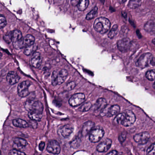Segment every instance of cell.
<instances>
[{
  "mask_svg": "<svg viewBox=\"0 0 155 155\" xmlns=\"http://www.w3.org/2000/svg\"><path fill=\"white\" fill-rule=\"evenodd\" d=\"M95 126V123L93 121H87L85 122L82 126L81 130V134L82 136L85 137L88 135Z\"/></svg>",
  "mask_w": 155,
  "mask_h": 155,
  "instance_id": "ac0fdd59",
  "label": "cell"
},
{
  "mask_svg": "<svg viewBox=\"0 0 155 155\" xmlns=\"http://www.w3.org/2000/svg\"><path fill=\"white\" fill-rule=\"evenodd\" d=\"M6 18L3 15H0V29L3 28L7 25Z\"/></svg>",
  "mask_w": 155,
  "mask_h": 155,
  "instance_id": "d6a6232c",
  "label": "cell"
},
{
  "mask_svg": "<svg viewBox=\"0 0 155 155\" xmlns=\"http://www.w3.org/2000/svg\"><path fill=\"white\" fill-rule=\"evenodd\" d=\"M45 142L43 141H41L39 145V149L40 150L42 151L44 149V147H45Z\"/></svg>",
  "mask_w": 155,
  "mask_h": 155,
  "instance_id": "f35d334b",
  "label": "cell"
},
{
  "mask_svg": "<svg viewBox=\"0 0 155 155\" xmlns=\"http://www.w3.org/2000/svg\"><path fill=\"white\" fill-rule=\"evenodd\" d=\"M47 150L49 153L54 155L59 154L61 150L60 145L56 140H51L49 141L47 146Z\"/></svg>",
  "mask_w": 155,
  "mask_h": 155,
  "instance_id": "7c38bea8",
  "label": "cell"
},
{
  "mask_svg": "<svg viewBox=\"0 0 155 155\" xmlns=\"http://www.w3.org/2000/svg\"><path fill=\"white\" fill-rule=\"evenodd\" d=\"M150 64H151V65H152L153 66H155V59H154V58H153V59H152V60H151Z\"/></svg>",
  "mask_w": 155,
  "mask_h": 155,
  "instance_id": "b9f144b4",
  "label": "cell"
},
{
  "mask_svg": "<svg viewBox=\"0 0 155 155\" xmlns=\"http://www.w3.org/2000/svg\"><path fill=\"white\" fill-rule=\"evenodd\" d=\"M2 54L1 52H0V59L2 57Z\"/></svg>",
  "mask_w": 155,
  "mask_h": 155,
  "instance_id": "ee69618b",
  "label": "cell"
},
{
  "mask_svg": "<svg viewBox=\"0 0 155 155\" xmlns=\"http://www.w3.org/2000/svg\"><path fill=\"white\" fill-rule=\"evenodd\" d=\"M119 140L120 142H123V141H125V140L126 139V134H124V133H121L119 136L118 137Z\"/></svg>",
  "mask_w": 155,
  "mask_h": 155,
  "instance_id": "8d00e7d4",
  "label": "cell"
},
{
  "mask_svg": "<svg viewBox=\"0 0 155 155\" xmlns=\"http://www.w3.org/2000/svg\"><path fill=\"white\" fill-rule=\"evenodd\" d=\"M112 144V140L109 138H106L98 145L97 150L99 152H106L109 149Z\"/></svg>",
  "mask_w": 155,
  "mask_h": 155,
  "instance_id": "2e32d148",
  "label": "cell"
},
{
  "mask_svg": "<svg viewBox=\"0 0 155 155\" xmlns=\"http://www.w3.org/2000/svg\"><path fill=\"white\" fill-rule=\"evenodd\" d=\"M14 143L15 145L19 147H25L28 145V142L26 140L20 137L15 138Z\"/></svg>",
  "mask_w": 155,
  "mask_h": 155,
  "instance_id": "484cf974",
  "label": "cell"
},
{
  "mask_svg": "<svg viewBox=\"0 0 155 155\" xmlns=\"http://www.w3.org/2000/svg\"><path fill=\"white\" fill-rule=\"evenodd\" d=\"M89 3V0H80L78 6V9L80 11L83 12L87 8Z\"/></svg>",
  "mask_w": 155,
  "mask_h": 155,
  "instance_id": "cb8c5ba5",
  "label": "cell"
},
{
  "mask_svg": "<svg viewBox=\"0 0 155 155\" xmlns=\"http://www.w3.org/2000/svg\"><path fill=\"white\" fill-rule=\"evenodd\" d=\"M6 79L10 85H13L19 81L20 77L15 71H10L7 75Z\"/></svg>",
  "mask_w": 155,
  "mask_h": 155,
  "instance_id": "d6986e66",
  "label": "cell"
},
{
  "mask_svg": "<svg viewBox=\"0 0 155 155\" xmlns=\"http://www.w3.org/2000/svg\"><path fill=\"white\" fill-rule=\"evenodd\" d=\"M128 29L127 27L124 26V27H122L121 31H120V33L122 36H125L126 33H127Z\"/></svg>",
  "mask_w": 155,
  "mask_h": 155,
  "instance_id": "d590c367",
  "label": "cell"
},
{
  "mask_svg": "<svg viewBox=\"0 0 155 155\" xmlns=\"http://www.w3.org/2000/svg\"><path fill=\"white\" fill-rule=\"evenodd\" d=\"M144 28L147 32L154 34L155 30V22L152 20L149 21L144 25Z\"/></svg>",
  "mask_w": 155,
  "mask_h": 155,
  "instance_id": "44dd1931",
  "label": "cell"
},
{
  "mask_svg": "<svg viewBox=\"0 0 155 155\" xmlns=\"http://www.w3.org/2000/svg\"><path fill=\"white\" fill-rule=\"evenodd\" d=\"M155 70H151L147 71L146 74V77L148 80L153 81L155 80Z\"/></svg>",
  "mask_w": 155,
  "mask_h": 155,
  "instance_id": "4dcf8cb0",
  "label": "cell"
},
{
  "mask_svg": "<svg viewBox=\"0 0 155 155\" xmlns=\"http://www.w3.org/2000/svg\"><path fill=\"white\" fill-rule=\"evenodd\" d=\"M37 49H38V47L37 45L34 44L28 46L25 48V49L24 51V54L26 56H30V55H32L36 51Z\"/></svg>",
  "mask_w": 155,
  "mask_h": 155,
  "instance_id": "603a6c76",
  "label": "cell"
},
{
  "mask_svg": "<svg viewBox=\"0 0 155 155\" xmlns=\"http://www.w3.org/2000/svg\"><path fill=\"white\" fill-rule=\"evenodd\" d=\"M35 38L31 35H27L18 41L13 42V46L17 49L23 48L34 44Z\"/></svg>",
  "mask_w": 155,
  "mask_h": 155,
  "instance_id": "5b68a950",
  "label": "cell"
},
{
  "mask_svg": "<svg viewBox=\"0 0 155 155\" xmlns=\"http://www.w3.org/2000/svg\"><path fill=\"white\" fill-rule=\"evenodd\" d=\"M31 85L30 81H25L21 82L18 87V93L21 97H25L30 94L29 87Z\"/></svg>",
  "mask_w": 155,
  "mask_h": 155,
  "instance_id": "52a82bcc",
  "label": "cell"
},
{
  "mask_svg": "<svg viewBox=\"0 0 155 155\" xmlns=\"http://www.w3.org/2000/svg\"><path fill=\"white\" fill-rule=\"evenodd\" d=\"M107 105V101L105 99L101 98L98 99L95 103L94 106V111L97 113L100 114Z\"/></svg>",
  "mask_w": 155,
  "mask_h": 155,
  "instance_id": "e0dca14e",
  "label": "cell"
},
{
  "mask_svg": "<svg viewBox=\"0 0 155 155\" xmlns=\"http://www.w3.org/2000/svg\"><path fill=\"white\" fill-rule=\"evenodd\" d=\"M153 58L154 57L150 53H144L137 61L136 65L140 68H145L150 64Z\"/></svg>",
  "mask_w": 155,
  "mask_h": 155,
  "instance_id": "8992f818",
  "label": "cell"
},
{
  "mask_svg": "<svg viewBox=\"0 0 155 155\" xmlns=\"http://www.w3.org/2000/svg\"><path fill=\"white\" fill-rule=\"evenodd\" d=\"M154 147H155V144H154V143H152L151 145H150V146L148 147L147 149V154H149L150 152L151 151H152V150H154Z\"/></svg>",
  "mask_w": 155,
  "mask_h": 155,
  "instance_id": "74e56055",
  "label": "cell"
},
{
  "mask_svg": "<svg viewBox=\"0 0 155 155\" xmlns=\"http://www.w3.org/2000/svg\"><path fill=\"white\" fill-rule=\"evenodd\" d=\"M92 105L90 102H86L82 105L81 107H80L79 110L81 112H85L88 111L91 108Z\"/></svg>",
  "mask_w": 155,
  "mask_h": 155,
  "instance_id": "f546056e",
  "label": "cell"
},
{
  "mask_svg": "<svg viewBox=\"0 0 155 155\" xmlns=\"http://www.w3.org/2000/svg\"><path fill=\"white\" fill-rule=\"evenodd\" d=\"M105 132L102 129L97 128L92 129L89 135V140L92 143L98 142L104 136Z\"/></svg>",
  "mask_w": 155,
  "mask_h": 155,
  "instance_id": "9c48e42d",
  "label": "cell"
},
{
  "mask_svg": "<svg viewBox=\"0 0 155 155\" xmlns=\"http://www.w3.org/2000/svg\"><path fill=\"white\" fill-rule=\"evenodd\" d=\"M154 41H155V39L153 40V44H155V42H154Z\"/></svg>",
  "mask_w": 155,
  "mask_h": 155,
  "instance_id": "bcb514c9",
  "label": "cell"
},
{
  "mask_svg": "<svg viewBox=\"0 0 155 155\" xmlns=\"http://www.w3.org/2000/svg\"><path fill=\"white\" fill-rule=\"evenodd\" d=\"M136 119V116L133 112L131 110H126L123 112L117 114L114 121L117 124L128 127L134 124Z\"/></svg>",
  "mask_w": 155,
  "mask_h": 155,
  "instance_id": "6da1fadb",
  "label": "cell"
},
{
  "mask_svg": "<svg viewBox=\"0 0 155 155\" xmlns=\"http://www.w3.org/2000/svg\"><path fill=\"white\" fill-rule=\"evenodd\" d=\"M28 117L31 120H35L36 121H40L41 120L42 117V113H41L37 111H29Z\"/></svg>",
  "mask_w": 155,
  "mask_h": 155,
  "instance_id": "7402d4cb",
  "label": "cell"
},
{
  "mask_svg": "<svg viewBox=\"0 0 155 155\" xmlns=\"http://www.w3.org/2000/svg\"><path fill=\"white\" fill-rule=\"evenodd\" d=\"M76 83L74 81H71L68 84H66L65 87V90L67 91L72 90L76 87Z\"/></svg>",
  "mask_w": 155,
  "mask_h": 155,
  "instance_id": "1f68e13d",
  "label": "cell"
},
{
  "mask_svg": "<svg viewBox=\"0 0 155 155\" xmlns=\"http://www.w3.org/2000/svg\"><path fill=\"white\" fill-rule=\"evenodd\" d=\"M12 41L13 42L18 41L22 38V33L18 30H16L12 32Z\"/></svg>",
  "mask_w": 155,
  "mask_h": 155,
  "instance_id": "d4e9b609",
  "label": "cell"
},
{
  "mask_svg": "<svg viewBox=\"0 0 155 155\" xmlns=\"http://www.w3.org/2000/svg\"><path fill=\"white\" fill-rule=\"evenodd\" d=\"M134 140L140 145L146 144L150 138V135L148 132H143L136 134L133 137Z\"/></svg>",
  "mask_w": 155,
  "mask_h": 155,
  "instance_id": "4fadbf2b",
  "label": "cell"
},
{
  "mask_svg": "<svg viewBox=\"0 0 155 155\" xmlns=\"http://www.w3.org/2000/svg\"><path fill=\"white\" fill-rule=\"evenodd\" d=\"M68 71L66 69L56 70L53 71L52 75L51 83L54 86H58L62 84L66 80L68 76Z\"/></svg>",
  "mask_w": 155,
  "mask_h": 155,
  "instance_id": "3957f363",
  "label": "cell"
},
{
  "mask_svg": "<svg viewBox=\"0 0 155 155\" xmlns=\"http://www.w3.org/2000/svg\"><path fill=\"white\" fill-rule=\"evenodd\" d=\"M12 123L14 126L18 127L26 128L29 127L28 123L21 119H16L13 120H12Z\"/></svg>",
  "mask_w": 155,
  "mask_h": 155,
  "instance_id": "ffe728a7",
  "label": "cell"
},
{
  "mask_svg": "<svg viewBox=\"0 0 155 155\" xmlns=\"http://www.w3.org/2000/svg\"><path fill=\"white\" fill-rule=\"evenodd\" d=\"M4 39L6 42L8 43H10L12 41V32L7 33L4 36Z\"/></svg>",
  "mask_w": 155,
  "mask_h": 155,
  "instance_id": "e575fe53",
  "label": "cell"
},
{
  "mask_svg": "<svg viewBox=\"0 0 155 155\" xmlns=\"http://www.w3.org/2000/svg\"><path fill=\"white\" fill-rule=\"evenodd\" d=\"M153 88L155 89V83H153Z\"/></svg>",
  "mask_w": 155,
  "mask_h": 155,
  "instance_id": "f6af8a7d",
  "label": "cell"
},
{
  "mask_svg": "<svg viewBox=\"0 0 155 155\" xmlns=\"http://www.w3.org/2000/svg\"><path fill=\"white\" fill-rule=\"evenodd\" d=\"M42 58L39 52H36L32 54L30 59V64L36 68H39L42 64Z\"/></svg>",
  "mask_w": 155,
  "mask_h": 155,
  "instance_id": "9a60e30c",
  "label": "cell"
},
{
  "mask_svg": "<svg viewBox=\"0 0 155 155\" xmlns=\"http://www.w3.org/2000/svg\"><path fill=\"white\" fill-rule=\"evenodd\" d=\"M9 154L11 155H26V153H24V152H22V151H20V150H18L12 149L11 150H10Z\"/></svg>",
  "mask_w": 155,
  "mask_h": 155,
  "instance_id": "836d02e7",
  "label": "cell"
},
{
  "mask_svg": "<svg viewBox=\"0 0 155 155\" xmlns=\"http://www.w3.org/2000/svg\"><path fill=\"white\" fill-rule=\"evenodd\" d=\"M126 1H127V0H118V2H119L120 3V4L124 3Z\"/></svg>",
  "mask_w": 155,
  "mask_h": 155,
  "instance_id": "7bdbcfd3",
  "label": "cell"
},
{
  "mask_svg": "<svg viewBox=\"0 0 155 155\" xmlns=\"http://www.w3.org/2000/svg\"><path fill=\"white\" fill-rule=\"evenodd\" d=\"M74 130V127L71 124H67L61 127L58 130L59 135L63 138H68L70 136Z\"/></svg>",
  "mask_w": 155,
  "mask_h": 155,
  "instance_id": "5bb4252c",
  "label": "cell"
},
{
  "mask_svg": "<svg viewBox=\"0 0 155 155\" xmlns=\"http://www.w3.org/2000/svg\"><path fill=\"white\" fill-rule=\"evenodd\" d=\"M120 111V107L118 105H114L109 108H107V106L100 113L102 116H107L110 117L112 116L117 115Z\"/></svg>",
  "mask_w": 155,
  "mask_h": 155,
  "instance_id": "30bf717a",
  "label": "cell"
},
{
  "mask_svg": "<svg viewBox=\"0 0 155 155\" xmlns=\"http://www.w3.org/2000/svg\"><path fill=\"white\" fill-rule=\"evenodd\" d=\"M110 27V21L104 17L98 18L94 21V29L97 32L101 34H105L107 32Z\"/></svg>",
  "mask_w": 155,
  "mask_h": 155,
  "instance_id": "7a4b0ae2",
  "label": "cell"
},
{
  "mask_svg": "<svg viewBox=\"0 0 155 155\" xmlns=\"http://www.w3.org/2000/svg\"><path fill=\"white\" fill-rule=\"evenodd\" d=\"M131 45V41L130 39L127 38H124L120 40L117 43L118 49L122 52H126L128 51Z\"/></svg>",
  "mask_w": 155,
  "mask_h": 155,
  "instance_id": "8fae6325",
  "label": "cell"
},
{
  "mask_svg": "<svg viewBox=\"0 0 155 155\" xmlns=\"http://www.w3.org/2000/svg\"><path fill=\"white\" fill-rule=\"evenodd\" d=\"M80 0H71V4L72 6H76L78 5Z\"/></svg>",
  "mask_w": 155,
  "mask_h": 155,
  "instance_id": "ab89813d",
  "label": "cell"
},
{
  "mask_svg": "<svg viewBox=\"0 0 155 155\" xmlns=\"http://www.w3.org/2000/svg\"><path fill=\"white\" fill-rule=\"evenodd\" d=\"M141 0H130L129 2V8L131 9H136L141 5Z\"/></svg>",
  "mask_w": 155,
  "mask_h": 155,
  "instance_id": "4316f807",
  "label": "cell"
},
{
  "mask_svg": "<svg viewBox=\"0 0 155 155\" xmlns=\"http://www.w3.org/2000/svg\"><path fill=\"white\" fill-rule=\"evenodd\" d=\"M85 94L83 93H76L71 97L69 100V103L71 107H78L85 101Z\"/></svg>",
  "mask_w": 155,
  "mask_h": 155,
  "instance_id": "ba28073f",
  "label": "cell"
},
{
  "mask_svg": "<svg viewBox=\"0 0 155 155\" xmlns=\"http://www.w3.org/2000/svg\"><path fill=\"white\" fill-rule=\"evenodd\" d=\"M97 7H96L94 8L93 9H92L91 11L86 16V19L87 20H90L93 19L95 18L97 16Z\"/></svg>",
  "mask_w": 155,
  "mask_h": 155,
  "instance_id": "83f0119b",
  "label": "cell"
},
{
  "mask_svg": "<svg viewBox=\"0 0 155 155\" xmlns=\"http://www.w3.org/2000/svg\"><path fill=\"white\" fill-rule=\"evenodd\" d=\"M118 28L117 25H114L110 31L109 33L108 34V38L110 39H113V38H115L118 32Z\"/></svg>",
  "mask_w": 155,
  "mask_h": 155,
  "instance_id": "f1b7e54d",
  "label": "cell"
},
{
  "mask_svg": "<svg viewBox=\"0 0 155 155\" xmlns=\"http://www.w3.org/2000/svg\"><path fill=\"white\" fill-rule=\"evenodd\" d=\"M25 109L30 111H37L42 113L43 111V105L39 101L34 99H29L25 103Z\"/></svg>",
  "mask_w": 155,
  "mask_h": 155,
  "instance_id": "277c9868",
  "label": "cell"
},
{
  "mask_svg": "<svg viewBox=\"0 0 155 155\" xmlns=\"http://www.w3.org/2000/svg\"><path fill=\"white\" fill-rule=\"evenodd\" d=\"M118 154L117 151L116 150H113L110 152L109 153H107V155H117Z\"/></svg>",
  "mask_w": 155,
  "mask_h": 155,
  "instance_id": "60d3db41",
  "label": "cell"
}]
</instances>
